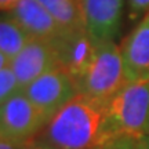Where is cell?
Returning <instances> with one entry per match:
<instances>
[{
    "label": "cell",
    "instance_id": "44dd1931",
    "mask_svg": "<svg viewBox=\"0 0 149 149\" xmlns=\"http://www.w3.org/2000/svg\"><path fill=\"white\" fill-rule=\"evenodd\" d=\"M144 148L145 149H149V135H146V137H144Z\"/></svg>",
    "mask_w": 149,
    "mask_h": 149
},
{
    "label": "cell",
    "instance_id": "2e32d148",
    "mask_svg": "<svg viewBox=\"0 0 149 149\" xmlns=\"http://www.w3.org/2000/svg\"><path fill=\"white\" fill-rule=\"evenodd\" d=\"M28 142V141H26ZM26 142L15 141V139H8L0 137V149H24Z\"/></svg>",
    "mask_w": 149,
    "mask_h": 149
},
{
    "label": "cell",
    "instance_id": "4fadbf2b",
    "mask_svg": "<svg viewBox=\"0 0 149 149\" xmlns=\"http://www.w3.org/2000/svg\"><path fill=\"white\" fill-rule=\"evenodd\" d=\"M17 93H19L18 81L10 65L0 70V105L10 100L13 95H15Z\"/></svg>",
    "mask_w": 149,
    "mask_h": 149
},
{
    "label": "cell",
    "instance_id": "d6986e66",
    "mask_svg": "<svg viewBox=\"0 0 149 149\" xmlns=\"http://www.w3.org/2000/svg\"><path fill=\"white\" fill-rule=\"evenodd\" d=\"M10 65V59H8V57H6L4 54L0 51V70H3L4 68H7Z\"/></svg>",
    "mask_w": 149,
    "mask_h": 149
},
{
    "label": "cell",
    "instance_id": "7a4b0ae2",
    "mask_svg": "<svg viewBox=\"0 0 149 149\" xmlns=\"http://www.w3.org/2000/svg\"><path fill=\"white\" fill-rule=\"evenodd\" d=\"M76 83L81 94L109 101L127 83L120 47L113 40L97 43L90 62Z\"/></svg>",
    "mask_w": 149,
    "mask_h": 149
},
{
    "label": "cell",
    "instance_id": "ffe728a7",
    "mask_svg": "<svg viewBox=\"0 0 149 149\" xmlns=\"http://www.w3.org/2000/svg\"><path fill=\"white\" fill-rule=\"evenodd\" d=\"M115 139H116V138H115ZM115 139H113V141H111V142H108V144H105V145H102V146H100V148H97V149H117Z\"/></svg>",
    "mask_w": 149,
    "mask_h": 149
},
{
    "label": "cell",
    "instance_id": "e0dca14e",
    "mask_svg": "<svg viewBox=\"0 0 149 149\" xmlns=\"http://www.w3.org/2000/svg\"><path fill=\"white\" fill-rule=\"evenodd\" d=\"M24 149H51V148L47 146V145H44L43 142H40V141H37L36 138H32L25 144Z\"/></svg>",
    "mask_w": 149,
    "mask_h": 149
},
{
    "label": "cell",
    "instance_id": "ba28073f",
    "mask_svg": "<svg viewBox=\"0 0 149 149\" xmlns=\"http://www.w3.org/2000/svg\"><path fill=\"white\" fill-rule=\"evenodd\" d=\"M120 51L127 81L149 80V13L124 39Z\"/></svg>",
    "mask_w": 149,
    "mask_h": 149
},
{
    "label": "cell",
    "instance_id": "9c48e42d",
    "mask_svg": "<svg viewBox=\"0 0 149 149\" xmlns=\"http://www.w3.org/2000/svg\"><path fill=\"white\" fill-rule=\"evenodd\" d=\"M123 11V0H83L86 31L97 43L115 40Z\"/></svg>",
    "mask_w": 149,
    "mask_h": 149
},
{
    "label": "cell",
    "instance_id": "3957f363",
    "mask_svg": "<svg viewBox=\"0 0 149 149\" xmlns=\"http://www.w3.org/2000/svg\"><path fill=\"white\" fill-rule=\"evenodd\" d=\"M107 111L119 137L149 135V80L127 81L107 102Z\"/></svg>",
    "mask_w": 149,
    "mask_h": 149
},
{
    "label": "cell",
    "instance_id": "52a82bcc",
    "mask_svg": "<svg viewBox=\"0 0 149 149\" xmlns=\"http://www.w3.org/2000/svg\"><path fill=\"white\" fill-rule=\"evenodd\" d=\"M59 66L69 72L77 81L94 54L97 42L87 31H66L54 39Z\"/></svg>",
    "mask_w": 149,
    "mask_h": 149
},
{
    "label": "cell",
    "instance_id": "8992f818",
    "mask_svg": "<svg viewBox=\"0 0 149 149\" xmlns=\"http://www.w3.org/2000/svg\"><path fill=\"white\" fill-rule=\"evenodd\" d=\"M59 66L58 55L51 42L32 39L19 54L10 61L19 91L25 90L42 74Z\"/></svg>",
    "mask_w": 149,
    "mask_h": 149
},
{
    "label": "cell",
    "instance_id": "8fae6325",
    "mask_svg": "<svg viewBox=\"0 0 149 149\" xmlns=\"http://www.w3.org/2000/svg\"><path fill=\"white\" fill-rule=\"evenodd\" d=\"M66 31H86L83 0H37Z\"/></svg>",
    "mask_w": 149,
    "mask_h": 149
},
{
    "label": "cell",
    "instance_id": "30bf717a",
    "mask_svg": "<svg viewBox=\"0 0 149 149\" xmlns=\"http://www.w3.org/2000/svg\"><path fill=\"white\" fill-rule=\"evenodd\" d=\"M8 14L32 39L53 42L65 31L37 0H21Z\"/></svg>",
    "mask_w": 149,
    "mask_h": 149
},
{
    "label": "cell",
    "instance_id": "ac0fdd59",
    "mask_svg": "<svg viewBox=\"0 0 149 149\" xmlns=\"http://www.w3.org/2000/svg\"><path fill=\"white\" fill-rule=\"evenodd\" d=\"M19 1H21V0H0V10L8 13V11L13 10V8L18 4Z\"/></svg>",
    "mask_w": 149,
    "mask_h": 149
},
{
    "label": "cell",
    "instance_id": "9a60e30c",
    "mask_svg": "<svg viewBox=\"0 0 149 149\" xmlns=\"http://www.w3.org/2000/svg\"><path fill=\"white\" fill-rule=\"evenodd\" d=\"M144 138V137H142ZM137 137H128V135H120L115 139L117 149H145L144 139Z\"/></svg>",
    "mask_w": 149,
    "mask_h": 149
},
{
    "label": "cell",
    "instance_id": "277c9868",
    "mask_svg": "<svg viewBox=\"0 0 149 149\" xmlns=\"http://www.w3.org/2000/svg\"><path fill=\"white\" fill-rule=\"evenodd\" d=\"M48 120L50 117L19 91L0 105V137L26 142Z\"/></svg>",
    "mask_w": 149,
    "mask_h": 149
},
{
    "label": "cell",
    "instance_id": "6da1fadb",
    "mask_svg": "<svg viewBox=\"0 0 149 149\" xmlns=\"http://www.w3.org/2000/svg\"><path fill=\"white\" fill-rule=\"evenodd\" d=\"M117 137L107 102L79 93L55 112L33 138L51 149H97Z\"/></svg>",
    "mask_w": 149,
    "mask_h": 149
},
{
    "label": "cell",
    "instance_id": "5b68a950",
    "mask_svg": "<svg viewBox=\"0 0 149 149\" xmlns=\"http://www.w3.org/2000/svg\"><path fill=\"white\" fill-rule=\"evenodd\" d=\"M22 93L33 105L51 117L80 91L73 76L58 66L37 77Z\"/></svg>",
    "mask_w": 149,
    "mask_h": 149
},
{
    "label": "cell",
    "instance_id": "7c38bea8",
    "mask_svg": "<svg viewBox=\"0 0 149 149\" xmlns=\"http://www.w3.org/2000/svg\"><path fill=\"white\" fill-rule=\"evenodd\" d=\"M32 40L24 28L10 15H0V51L13 59Z\"/></svg>",
    "mask_w": 149,
    "mask_h": 149
},
{
    "label": "cell",
    "instance_id": "5bb4252c",
    "mask_svg": "<svg viewBox=\"0 0 149 149\" xmlns=\"http://www.w3.org/2000/svg\"><path fill=\"white\" fill-rule=\"evenodd\" d=\"M149 13V0H128V15L130 19L144 18Z\"/></svg>",
    "mask_w": 149,
    "mask_h": 149
}]
</instances>
